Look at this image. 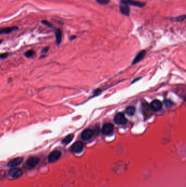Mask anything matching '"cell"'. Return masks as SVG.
I'll use <instances>...</instances> for the list:
<instances>
[{
	"label": "cell",
	"mask_w": 186,
	"mask_h": 187,
	"mask_svg": "<svg viewBox=\"0 0 186 187\" xmlns=\"http://www.w3.org/2000/svg\"><path fill=\"white\" fill-rule=\"evenodd\" d=\"M22 161H23V158L21 157L16 158L9 161L7 164V166L10 167H14L17 166L19 165L22 162Z\"/></svg>",
	"instance_id": "obj_10"
},
{
	"label": "cell",
	"mask_w": 186,
	"mask_h": 187,
	"mask_svg": "<svg viewBox=\"0 0 186 187\" xmlns=\"http://www.w3.org/2000/svg\"><path fill=\"white\" fill-rule=\"evenodd\" d=\"M75 38V36H71V37H70V39H73V38Z\"/></svg>",
	"instance_id": "obj_24"
},
{
	"label": "cell",
	"mask_w": 186,
	"mask_h": 187,
	"mask_svg": "<svg viewBox=\"0 0 186 187\" xmlns=\"http://www.w3.org/2000/svg\"><path fill=\"white\" fill-rule=\"evenodd\" d=\"M22 175V171L18 168H13L8 171V175L13 178H18L21 176Z\"/></svg>",
	"instance_id": "obj_3"
},
{
	"label": "cell",
	"mask_w": 186,
	"mask_h": 187,
	"mask_svg": "<svg viewBox=\"0 0 186 187\" xmlns=\"http://www.w3.org/2000/svg\"><path fill=\"white\" fill-rule=\"evenodd\" d=\"M186 19V16L183 15L182 16H179L175 19L176 22H183Z\"/></svg>",
	"instance_id": "obj_20"
},
{
	"label": "cell",
	"mask_w": 186,
	"mask_h": 187,
	"mask_svg": "<svg viewBox=\"0 0 186 187\" xmlns=\"http://www.w3.org/2000/svg\"><path fill=\"white\" fill-rule=\"evenodd\" d=\"M120 9L121 13L123 15L129 16L130 13V9L129 8V6L127 4L124 3L122 2H121L120 5Z\"/></svg>",
	"instance_id": "obj_11"
},
{
	"label": "cell",
	"mask_w": 186,
	"mask_h": 187,
	"mask_svg": "<svg viewBox=\"0 0 186 187\" xmlns=\"http://www.w3.org/2000/svg\"><path fill=\"white\" fill-rule=\"evenodd\" d=\"M164 103L165 106L166 107H172L174 105L173 102L171 101L170 100H165V101H164Z\"/></svg>",
	"instance_id": "obj_18"
},
{
	"label": "cell",
	"mask_w": 186,
	"mask_h": 187,
	"mask_svg": "<svg viewBox=\"0 0 186 187\" xmlns=\"http://www.w3.org/2000/svg\"><path fill=\"white\" fill-rule=\"evenodd\" d=\"M18 29V27H6L0 30V35L1 34H6L9 33L11 32L16 30Z\"/></svg>",
	"instance_id": "obj_14"
},
{
	"label": "cell",
	"mask_w": 186,
	"mask_h": 187,
	"mask_svg": "<svg viewBox=\"0 0 186 187\" xmlns=\"http://www.w3.org/2000/svg\"><path fill=\"white\" fill-rule=\"evenodd\" d=\"M8 55V53H4L2 54H1L0 55V59H4V58H5L6 57H7Z\"/></svg>",
	"instance_id": "obj_22"
},
{
	"label": "cell",
	"mask_w": 186,
	"mask_h": 187,
	"mask_svg": "<svg viewBox=\"0 0 186 187\" xmlns=\"http://www.w3.org/2000/svg\"><path fill=\"white\" fill-rule=\"evenodd\" d=\"M56 42L57 45L60 44L62 41V31L60 29H57L55 31Z\"/></svg>",
	"instance_id": "obj_13"
},
{
	"label": "cell",
	"mask_w": 186,
	"mask_h": 187,
	"mask_svg": "<svg viewBox=\"0 0 186 187\" xmlns=\"http://www.w3.org/2000/svg\"><path fill=\"white\" fill-rule=\"evenodd\" d=\"M40 161L39 159L36 156H31L27 160V165L30 167H34L37 165Z\"/></svg>",
	"instance_id": "obj_7"
},
{
	"label": "cell",
	"mask_w": 186,
	"mask_h": 187,
	"mask_svg": "<svg viewBox=\"0 0 186 187\" xmlns=\"http://www.w3.org/2000/svg\"><path fill=\"white\" fill-rule=\"evenodd\" d=\"M121 2L126 3L128 5H133V6L138 7H143L145 5V3L140 2L137 1H134V0H121Z\"/></svg>",
	"instance_id": "obj_9"
},
{
	"label": "cell",
	"mask_w": 186,
	"mask_h": 187,
	"mask_svg": "<svg viewBox=\"0 0 186 187\" xmlns=\"http://www.w3.org/2000/svg\"><path fill=\"white\" fill-rule=\"evenodd\" d=\"M73 137H74L73 134H69L66 137H65V138H64L63 140L62 141V143L64 144H68L73 140Z\"/></svg>",
	"instance_id": "obj_15"
},
{
	"label": "cell",
	"mask_w": 186,
	"mask_h": 187,
	"mask_svg": "<svg viewBox=\"0 0 186 187\" xmlns=\"http://www.w3.org/2000/svg\"><path fill=\"white\" fill-rule=\"evenodd\" d=\"M114 126L112 123H106L104 124L101 129L102 133L104 135H109L111 134L114 130Z\"/></svg>",
	"instance_id": "obj_4"
},
{
	"label": "cell",
	"mask_w": 186,
	"mask_h": 187,
	"mask_svg": "<svg viewBox=\"0 0 186 187\" xmlns=\"http://www.w3.org/2000/svg\"><path fill=\"white\" fill-rule=\"evenodd\" d=\"M83 148H84V145L83 142L80 141H78L72 145L71 147V150L74 153H78L82 152Z\"/></svg>",
	"instance_id": "obj_5"
},
{
	"label": "cell",
	"mask_w": 186,
	"mask_h": 187,
	"mask_svg": "<svg viewBox=\"0 0 186 187\" xmlns=\"http://www.w3.org/2000/svg\"><path fill=\"white\" fill-rule=\"evenodd\" d=\"M49 50V48L48 47H47V48H44L42 50V53H47Z\"/></svg>",
	"instance_id": "obj_23"
},
{
	"label": "cell",
	"mask_w": 186,
	"mask_h": 187,
	"mask_svg": "<svg viewBox=\"0 0 186 187\" xmlns=\"http://www.w3.org/2000/svg\"><path fill=\"white\" fill-rule=\"evenodd\" d=\"M2 40H0V44L2 43Z\"/></svg>",
	"instance_id": "obj_25"
},
{
	"label": "cell",
	"mask_w": 186,
	"mask_h": 187,
	"mask_svg": "<svg viewBox=\"0 0 186 187\" xmlns=\"http://www.w3.org/2000/svg\"><path fill=\"white\" fill-rule=\"evenodd\" d=\"M146 52L145 50H141V52H140L137 54V55L135 56L134 60H133L132 64H135L138 63L140 60H141L142 59H143L145 55V54H146Z\"/></svg>",
	"instance_id": "obj_12"
},
{
	"label": "cell",
	"mask_w": 186,
	"mask_h": 187,
	"mask_svg": "<svg viewBox=\"0 0 186 187\" xmlns=\"http://www.w3.org/2000/svg\"><path fill=\"white\" fill-rule=\"evenodd\" d=\"M162 103L158 100H154L151 102L150 108L151 110L154 111H158L162 108Z\"/></svg>",
	"instance_id": "obj_8"
},
{
	"label": "cell",
	"mask_w": 186,
	"mask_h": 187,
	"mask_svg": "<svg viewBox=\"0 0 186 187\" xmlns=\"http://www.w3.org/2000/svg\"><path fill=\"white\" fill-rule=\"evenodd\" d=\"M93 134H94V132L92 130L90 129H86L84 131H83V133H81V137L84 141L89 140L93 136Z\"/></svg>",
	"instance_id": "obj_6"
},
{
	"label": "cell",
	"mask_w": 186,
	"mask_h": 187,
	"mask_svg": "<svg viewBox=\"0 0 186 187\" xmlns=\"http://www.w3.org/2000/svg\"><path fill=\"white\" fill-rule=\"evenodd\" d=\"M61 156V152L59 150H54L52 152L48 157V161L50 163H53L58 160Z\"/></svg>",
	"instance_id": "obj_2"
},
{
	"label": "cell",
	"mask_w": 186,
	"mask_h": 187,
	"mask_svg": "<svg viewBox=\"0 0 186 187\" xmlns=\"http://www.w3.org/2000/svg\"><path fill=\"white\" fill-rule=\"evenodd\" d=\"M34 52L32 50H30L27 51L24 55L27 58H30L32 57L34 55Z\"/></svg>",
	"instance_id": "obj_17"
},
{
	"label": "cell",
	"mask_w": 186,
	"mask_h": 187,
	"mask_svg": "<svg viewBox=\"0 0 186 187\" xmlns=\"http://www.w3.org/2000/svg\"><path fill=\"white\" fill-rule=\"evenodd\" d=\"M127 122V119L122 113H117L114 118V122L118 125H124Z\"/></svg>",
	"instance_id": "obj_1"
},
{
	"label": "cell",
	"mask_w": 186,
	"mask_h": 187,
	"mask_svg": "<svg viewBox=\"0 0 186 187\" xmlns=\"http://www.w3.org/2000/svg\"><path fill=\"white\" fill-rule=\"evenodd\" d=\"M96 1L98 3L101 5H107L110 2V0H96Z\"/></svg>",
	"instance_id": "obj_19"
},
{
	"label": "cell",
	"mask_w": 186,
	"mask_h": 187,
	"mask_svg": "<svg viewBox=\"0 0 186 187\" xmlns=\"http://www.w3.org/2000/svg\"><path fill=\"white\" fill-rule=\"evenodd\" d=\"M135 112V108L134 106H129L126 109V113L128 116H132Z\"/></svg>",
	"instance_id": "obj_16"
},
{
	"label": "cell",
	"mask_w": 186,
	"mask_h": 187,
	"mask_svg": "<svg viewBox=\"0 0 186 187\" xmlns=\"http://www.w3.org/2000/svg\"><path fill=\"white\" fill-rule=\"evenodd\" d=\"M42 23L44 24V25H46V26H47V27H53L52 24H51L50 22H48V21H47V20H43Z\"/></svg>",
	"instance_id": "obj_21"
}]
</instances>
